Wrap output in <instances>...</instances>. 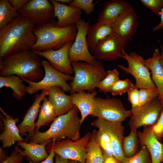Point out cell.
Listing matches in <instances>:
<instances>
[{
  "mask_svg": "<svg viewBox=\"0 0 163 163\" xmlns=\"http://www.w3.org/2000/svg\"><path fill=\"white\" fill-rule=\"evenodd\" d=\"M35 27L28 19L19 15L0 29V59L31 50L37 40Z\"/></svg>",
  "mask_w": 163,
  "mask_h": 163,
  "instance_id": "cell-1",
  "label": "cell"
},
{
  "mask_svg": "<svg viewBox=\"0 0 163 163\" xmlns=\"http://www.w3.org/2000/svg\"><path fill=\"white\" fill-rule=\"evenodd\" d=\"M42 61L31 50L0 59V76L16 75L29 81L38 82L43 78Z\"/></svg>",
  "mask_w": 163,
  "mask_h": 163,
  "instance_id": "cell-2",
  "label": "cell"
},
{
  "mask_svg": "<svg viewBox=\"0 0 163 163\" xmlns=\"http://www.w3.org/2000/svg\"><path fill=\"white\" fill-rule=\"evenodd\" d=\"M79 110L75 106L66 113L57 117L49 128L44 132L35 129L29 142L44 144L52 140L59 141L69 139L75 141L80 138L79 130L81 119L78 116Z\"/></svg>",
  "mask_w": 163,
  "mask_h": 163,
  "instance_id": "cell-3",
  "label": "cell"
},
{
  "mask_svg": "<svg viewBox=\"0 0 163 163\" xmlns=\"http://www.w3.org/2000/svg\"><path fill=\"white\" fill-rule=\"evenodd\" d=\"M57 23V21L53 18L45 24L35 26L34 31L37 40L31 50L41 51L58 50L67 42L74 41L77 33L76 24L59 27L56 26Z\"/></svg>",
  "mask_w": 163,
  "mask_h": 163,
  "instance_id": "cell-4",
  "label": "cell"
},
{
  "mask_svg": "<svg viewBox=\"0 0 163 163\" xmlns=\"http://www.w3.org/2000/svg\"><path fill=\"white\" fill-rule=\"evenodd\" d=\"M74 75L70 85L71 93L80 91L95 90L97 85L107 74L103 64L97 60L89 63L79 61L71 63Z\"/></svg>",
  "mask_w": 163,
  "mask_h": 163,
  "instance_id": "cell-5",
  "label": "cell"
},
{
  "mask_svg": "<svg viewBox=\"0 0 163 163\" xmlns=\"http://www.w3.org/2000/svg\"><path fill=\"white\" fill-rule=\"evenodd\" d=\"M91 136L92 133L88 132L75 141L67 138L59 141L52 140L46 145V150L48 153L54 151L63 159L85 163L87 146Z\"/></svg>",
  "mask_w": 163,
  "mask_h": 163,
  "instance_id": "cell-6",
  "label": "cell"
},
{
  "mask_svg": "<svg viewBox=\"0 0 163 163\" xmlns=\"http://www.w3.org/2000/svg\"><path fill=\"white\" fill-rule=\"evenodd\" d=\"M45 74L43 78L38 82H33L22 78L28 85L26 86V93L32 95L40 90L48 88L58 86L64 91L70 92L71 87L67 81H72L73 76L60 72L53 68L49 62L46 60L42 61Z\"/></svg>",
  "mask_w": 163,
  "mask_h": 163,
  "instance_id": "cell-7",
  "label": "cell"
},
{
  "mask_svg": "<svg viewBox=\"0 0 163 163\" xmlns=\"http://www.w3.org/2000/svg\"><path fill=\"white\" fill-rule=\"evenodd\" d=\"M122 58L127 62L128 66L118 65V67L125 72L130 74L136 80L135 88L138 89L143 88L157 89V88L152 81L149 69L145 65L143 56L136 52H132L129 54L125 51Z\"/></svg>",
  "mask_w": 163,
  "mask_h": 163,
  "instance_id": "cell-8",
  "label": "cell"
},
{
  "mask_svg": "<svg viewBox=\"0 0 163 163\" xmlns=\"http://www.w3.org/2000/svg\"><path fill=\"white\" fill-rule=\"evenodd\" d=\"M130 114V110L126 109L120 100L96 97L91 115L110 122H122L129 117Z\"/></svg>",
  "mask_w": 163,
  "mask_h": 163,
  "instance_id": "cell-9",
  "label": "cell"
},
{
  "mask_svg": "<svg viewBox=\"0 0 163 163\" xmlns=\"http://www.w3.org/2000/svg\"><path fill=\"white\" fill-rule=\"evenodd\" d=\"M163 109L158 97L143 105L132 108L128 123L131 130L153 126L157 122Z\"/></svg>",
  "mask_w": 163,
  "mask_h": 163,
  "instance_id": "cell-10",
  "label": "cell"
},
{
  "mask_svg": "<svg viewBox=\"0 0 163 163\" xmlns=\"http://www.w3.org/2000/svg\"><path fill=\"white\" fill-rule=\"evenodd\" d=\"M77 33L75 38L70 47L69 53L71 63L83 61L92 63L96 60L90 53L86 40L90 21H85L82 18L76 24Z\"/></svg>",
  "mask_w": 163,
  "mask_h": 163,
  "instance_id": "cell-11",
  "label": "cell"
},
{
  "mask_svg": "<svg viewBox=\"0 0 163 163\" xmlns=\"http://www.w3.org/2000/svg\"><path fill=\"white\" fill-rule=\"evenodd\" d=\"M127 44L113 33L101 41L91 53L97 60L115 61L122 58Z\"/></svg>",
  "mask_w": 163,
  "mask_h": 163,
  "instance_id": "cell-12",
  "label": "cell"
},
{
  "mask_svg": "<svg viewBox=\"0 0 163 163\" xmlns=\"http://www.w3.org/2000/svg\"><path fill=\"white\" fill-rule=\"evenodd\" d=\"M54 7L47 0H30L18 11L35 25L45 24L54 18Z\"/></svg>",
  "mask_w": 163,
  "mask_h": 163,
  "instance_id": "cell-13",
  "label": "cell"
},
{
  "mask_svg": "<svg viewBox=\"0 0 163 163\" xmlns=\"http://www.w3.org/2000/svg\"><path fill=\"white\" fill-rule=\"evenodd\" d=\"M121 122H112L97 118L91 125L103 130L110 138L116 159L120 163L125 158L122 148L124 127Z\"/></svg>",
  "mask_w": 163,
  "mask_h": 163,
  "instance_id": "cell-14",
  "label": "cell"
},
{
  "mask_svg": "<svg viewBox=\"0 0 163 163\" xmlns=\"http://www.w3.org/2000/svg\"><path fill=\"white\" fill-rule=\"evenodd\" d=\"M73 42L70 41L67 42L63 46L58 50L32 51L38 56L46 59L52 67L57 71L71 75L74 73V70L69 58V53Z\"/></svg>",
  "mask_w": 163,
  "mask_h": 163,
  "instance_id": "cell-15",
  "label": "cell"
},
{
  "mask_svg": "<svg viewBox=\"0 0 163 163\" xmlns=\"http://www.w3.org/2000/svg\"><path fill=\"white\" fill-rule=\"evenodd\" d=\"M138 23L137 15L132 6L113 23V32L127 43L135 34Z\"/></svg>",
  "mask_w": 163,
  "mask_h": 163,
  "instance_id": "cell-16",
  "label": "cell"
},
{
  "mask_svg": "<svg viewBox=\"0 0 163 163\" xmlns=\"http://www.w3.org/2000/svg\"><path fill=\"white\" fill-rule=\"evenodd\" d=\"M42 91L40 94H36L33 104L27 110L23 118L22 121L17 126L21 137L23 138L25 134L28 133L26 139L27 140H29L30 138L34 134L36 128L35 120L40 110V103L48 95L46 90Z\"/></svg>",
  "mask_w": 163,
  "mask_h": 163,
  "instance_id": "cell-17",
  "label": "cell"
},
{
  "mask_svg": "<svg viewBox=\"0 0 163 163\" xmlns=\"http://www.w3.org/2000/svg\"><path fill=\"white\" fill-rule=\"evenodd\" d=\"M50 2L54 7L53 17L58 19L57 27H66L76 24L81 19L82 11L80 9L61 4L55 0Z\"/></svg>",
  "mask_w": 163,
  "mask_h": 163,
  "instance_id": "cell-18",
  "label": "cell"
},
{
  "mask_svg": "<svg viewBox=\"0 0 163 163\" xmlns=\"http://www.w3.org/2000/svg\"><path fill=\"white\" fill-rule=\"evenodd\" d=\"M139 143L149 150L152 163L163 162V144L155 136L152 126L145 127L142 132L137 133Z\"/></svg>",
  "mask_w": 163,
  "mask_h": 163,
  "instance_id": "cell-19",
  "label": "cell"
},
{
  "mask_svg": "<svg viewBox=\"0 0 163 163\" xmlns=\"http://www.w3.org/2000/svg\"><path fill=\"white\" fill-rule=\"evenodd\" d=\"M0 110L5 117L0 115V118L3 125L4 130L0 135V140L3 148H9L18 141L29 142V140L23 139L20 136L16 123L19 121L18 118H13L8 115L0 107Z\"/></svg>",
  "mask_w": 163,
  "mask_h": 163,
  "instance_id": "cell-20",
  "label": "cell"
},
{
  "mask_svg": "<svg viewBox=\"0 0 163 163\" xmlns=\"http://www.w3.org/2000/svg\"><path fill=\"white\" fill-rule=\"evenodd\" d=\"M132 6L124 0H110L105 2L99 13L98 21L112 24Z\"/></svg>",
  "mask_w": 163,
  "mask_h": 163,
  "instance_id": "cell-21",
  "label": "cell"
},
{
  "mask_svg": "<svg viewBox=\"0 0 163 163\" xmlns=\"http://www.w3.org/2000/svg\"><path fill=\"white\" fill-rule=\"evenodd\" d=\"M46 89L56 117L66 113L75 106L70 96L66 94L60 88L54 86Z\"/></svg>",
  "mask_w": 163,
  "mask_h": 163,
  "instance_id": "cell-22",
  "label": "cell"
},
{
  "mask_svg": "<svg viewBox=\"0 0 163 163\" xmlns=\"http://www.w3.org/2000/svg\"><path fill=\"white\" fill-rule=\"evenodd\" d=\"M97 94L96 91L91 93L80 91L72 93L70 95L75 106L78 108L81 113V124L88 116L92 114L95 98Z\"/></svg>",
  "mask_w": 163,
  "mask_h": 163,
  "instance_id": "cell-23",
  "label": "cell"
},
{
  "mask_svg": "<svg viewBox=\"0 0 163 163\" xmlns=\"http://www.w3.org/2000/svg\"><path fill=\"white\" fill-rule=\"evenodd\" d=\"M113 33L112 24L98 21L90 26L86 37L89 50L92 52L101 41Z\"/></svg>",
  "mask_w": 163,
  "mask_h": 163,
  "instance_id": "cell-24",
  "label": "cell"
},
{
  "mask_svg": "<svg viewBox=\"0 0 163 163\" xmlns=\"http://www.w3.org/2000/svg\"><path fill=\"white\" fill-rule=\"evenodd\" d=\"M161 59V53L156 48L151 58L144 59L143 61L145 65L151 70L152 79L159 93L163 90V69L160 62Z\"/></svg>",
  "mask_w": 163,
  "mask_h": 163,
  "instance_id": "cell-25",
  "label": "cell"
},
{
  "mask_svg": "<svg viewBox=\"0 0 163 163\" xmlns=\"http://www.w3.org/2000/svg\"><path fill=\"white\" fill-rule=\"evenodd\" d=\"M50 142L41 144L18 141L17 144L24 149L23 153L25 156L27 157V159L32 162H38L45 160L48 156L49 154L46 152V146Z\"/></svg>",
  "mask_w": 163,
  "mask_h": 163,
  "instance_id": "cell-26",
  "label": "cell"
},
{
  "mask_svg": "<svg viewBox=\"0 0 163 163\" xmlns=\"http://www.w3.org/2000/svg\"><path fill=\"white\" fill-rule=\"evenodd\" d=\"M24 82L22 78L15 75L0 76V89L5 87L11 88L13 97L17 100H21L27 93L26 86L23 84Z\"/></svg>",
  "mask_w": 163,
  "mask_h": 163,
  "instance_id": "cell-27",
  "label": "cell"
},
{
  "mask_svg": "<svg viewBox=\"0 0 163 163\" xmlns=\"http://www.w3.org/2000/svg\"><path fill=\"white\" fill-rule=\"evenodd\" d=\"M56 117L53 106L48 98L46 97L40 106L38 119L35 123V129L38 130L42 126H49Z\"/></svg>",
  "mask_w": 163,
  "mask_h": 163,
  "instance_id": "cell-28",
  "label": "cell"
},
{
  "mask_svg": "<svg viewBox=\"0 0 163 163\" xmlns=\"http://www.w3.org/2000/svg\"><path fill=\"white\" fill-rule=\"evenodd\" d=\"M95 133L94 130L87 145L85 163H104L103 151L96 141Z\"/></svg>",
  "mask_w": 163,
  "mask_h": 163,
  "instance_id": "cell-29",
  "label": "cell"
},
{
  "mask_svg": "<svg viewBox=\"0 0 163 163\" xmlns=\"http://www.w3.org/2000/svg\"><path fill=\"white\" fill-rule=\"evenodd\" d=\"M139 139L137 129L131 130L127 136L124 137L122 148L125 157L130 158L136 155L139 152Z\"/></svg>",
  "mask_w": 163,
  "mask_h": 163,
  "instance_id": "cell-30",
  "label": "cell"
},
{
  "mask_svg": "<svg viewBox=\"0 0 163 163\" xmlns=\"http://www.w3.org/2000/svg\"><path fill=\"white\" fill-rule=\"evenodd\" d=\"M19 16L18 11L9 0H0V29Z\"/></svg>",
  "mask_w": 163,
  "mask_h": 163,
  "instance_id": "cell-31",
  "label": "cell"
},
{
  "mask_svg": "<svg viewBox=\"0 0 163 163\" xmlns=\"http://www.w3.org/2000/svg\"><path fill=\"white\" fill-rule=\"evenodd\" d=\"M95 136L97 143L103 152L110 157L115 158L110 140L108 135L102 129H98L97 130H95Z\"/></svg>",
  "mask_w": 163,
  "mask_h": 163,
  "instance_id": "cell-32",
  "label": "cell"
},
{
  "mask_svg": "<svg viewBox=\"0 0 163 163\" xmlns=\"http://www.w3.org/2000/svg\"><path fill=\"white\" fill-rule=\"evenodd\" d=\"M120 79L119 73L116 69L107 71L106 77L97 85L96 88L98 89L99 91L106 94L110 88Z\"/></svg>",
  "mask_w": 163,
  "mask_h": 163,
  "instance_id": "cell-33",
  "label": "cell"
},
{
  "mask_svg": "<svg viewBox=\"0 0 163 163\" xmlns=\"http://www.w3.org/2000/svg\"><path fill=\"white\" fill-rule=\"evenodd\" d=\"M135 88L130 79H120L110 88L109 92L113 96L121 95Z\"/></svg>",
  "mask_w": 163,
  "mask_h": 163,
  "instance_id": "cell-34",
  "label": "cell"
},
{
  "mask_svg": "<svg viewBox=\"0 0 163 163\" xmlns=\"http://www.w3.org/2000/svg\"><path fill=\"white\" fill-rule=\"evenodd\" d=\"M120 163H152L149 152L144 145H142L138 152L134 156L125 157Z\"/></svg>",
  "mask_w": 163,
  "mask_h": 163,
  "instance_id": "cell-35",
  "label": "cell"
},
{
  "mask_svg": "<svg viewBox=\"0 0 163 163\" xmlns=\"http://www.w3.org/2000/svg\"><path fill=\"white\" fill-rule=\"evenodd\" d=\"M139 106L143 105L158 97L159 91L157 89L143 88L139 89Z\"/></svg>",
  "mask_w": 163,
  "mask_h": 163,
  "instance_id": "cell-36",
  "label": "cell"
},
{
  "mask_svg": "<svg viewBox=\"0 0 163 163\" xmlns=\"http://www.w3.org/2000/svg\"><path fill=\"white\" fill-rule=\"evenodd\" d=\"M93 0H72L69 5L78 8L83 10L87 15L92 13L94 10V7L99 1L93 3Z\"/></svg>",
  "mask_w": 163,
  "mask_h": 163,
  "instance_id": "cell-37",
  "label": "cell"
},
{
  "mask_svg": "<svg viewBox=\"0 0 163 163\" xmlns=\"http://www.w3.org/2000/svg\"><path fill=\"white\" fill-rule=\"evenodd\" d=\"M142 5L151 10L157 16H160L163 8V0H140Z\"/></svg>",
  "mask_w": 163,
  "mask_h": 163,
  "instance_id": "cell-38",
  "label": "cell"
},
{
  "mask_svg": "<svg viewBox=\"0 0 163 163\" xmlns=\"http://www.w3.org/2000/svg\"><path fill=\"white\" fill-rule=\"evenodd\" d=\"M24 156L23 151L16 146L10 155L4 161L0 163H22Z\"/></svg>",
  "mask_w": 163,
  "mask_h": 163,
  "instance_id": "cell-39",
  "label": "cell"
},
{
  "mask_svg": "<svg viewBox=\"0 0 163 163\" xmlns=\"http://www.w3.org/2000/svg\"><path fill=\"white\" fill-rule=\"evenodd\" d=\"M152 127L156 137L160 141L163 137V109L157 122Z\"/></svg>",
  "mask_w": 163,
  "mask_h": 163,
  "instance_id": "cell-40",
  "label": "cell"
},
{
  "mask_svg": "<svg viewBox=\"0 0 163 163\" xmlns=\"http://www.w3.org/2000/svg\"><path fill=\"white\" fill-rule=\"evenodd\" d=\"M128 99L131 103L132 108L139 106V91L138 89L134 88L127 92Z\"/></svg>",
  "mask_w": 163,
  "mask_h": 163,
  "instance_id": "cell-41",
  "label": "cell"
},
{
  "mask_svg": "<svg viewBox=\"0 0 163 163\" xmlns=\"http://www.w3.org/2000/svg\"><path fill=\"white\" fill-rule=\"evenodd\" d=\"M28 0H9L14 8L18 11L29 1Z\"/></svg>",
  "mask_w": 163,
  "mask_h": 163,
  "instance_id": "cell-42",
  "label": "cell"
},
{
  "mask_svg": "<svg viewBox=\"0 0 163 163\" xmlns=\"http://www.w3.org/2000/svg\"><path fill=\"white\" fill-rule=\"evenodd\" d=\"M55 156V153L54 151H52L49 153V155L47 158L45 160L41 162H34L31 161L28 159L29 163H55L53 161V158Z\"/></svg>",
  "mask_w": 163,
  "mask_h": 163,
  "instance_id": "cell-43",
  "label": "cell"
},
{
  "mask_svg": "<svg viewBox=\"0 0 163 163\" xmlns=\"http://www.w3.org/2000/svg\"><path fill=\"white\" fill-rule=\"evenodd\" d=\"M104 163H120L115 158L111 157L103 152Z\"/></svg>",
  "mask_w": 163,
  "mask_h": 163,
  "instance_id": "cell-44",
  "label": "cell"
},
{
  "mask_svg": "<svg viewBox=\"0 0 163 163\" xmlns=\"http://www.w3.org/2000/svg\"><path fill=\"white\" fill-rule=\"evenodd\" d=\"M160 17V21L158 24L153 28L152 30L154 31L163 29V8L161 10Z\"/></svg>",
  "mask_w": 163,
  "mask_h": 163,
  "instance_id": "cell-45",
  "label": "cell"
},
{
  "mask_svg": "<svg viewBox=\"0 0 163 163\" xmlns=\"http://www.w3.org/2000/svg\"><path fill=\"white\" fill-rule=\"evenodd\" d=\"M6 151L2 147L0 148V163L4 161L8 158Z\"/></svg>",
  "mask_w": 163,
  "mask_h": 163,
  "instance_id": "cell-46",
  "label": "cell"
},
{
  "mask_svg": "<svg viewBox=\"0 0 163 163\" xmlns=\"http://www.w3.org/2000/svg\"><path fill=\"white\" fill-rule=\"evenodd\" d=\"M55 163H67L68 161V160L63 159L55 153Z\"/></svg>",
  "mask_w": 163,
  "mask_h": 163,
  "instance_id": "cell-47",
  "label": "cell"
},
{
  "mask_svg": "<svg viewBox=\"0 0 163 163\" xmlns=\"http://www.w3.org/2000/svg\"><path fill=\"white\" fill-rule=\"evenodd\" d=\"M56 2L62 4H65L67 3L69 5L71 3L72 0H55Z\"/></svg>",
  "mask_w": 163,
  "mask_h": 163,
  "instance_id": "cell-48",
  "label": "cell"
},
{
  "mask_svg": "<svg viewBox=\"0 0 163 163\" xmlns=\"http://www.w3.org/2000/svg\"><path fill=\"white\" fill-rule=\"evenodd\" d=\"M158 97L160 100L163 107V90L159 93Z\"/></svg>",
  "mask_w": 163,
  "mask_h": 163,
  "instance_id": "cell-49",
  "label": "cell"
},
{
  "mask_svg": "<svg viewBox=\"0 0 163 163\" xmlns=\"http://www.w3.org/2000/svg\"><path fill=\"white\" fill-rule=\"evenodd\" d=\"M161 59L160 62L163 69V46L162 45H161Z\"/></svg>",
  "mask_w": 163,
  "mask_h": 163,
  "instance_id": "cell-50",
  "label": "cell"
},
{
  "mask_svg": "<svg viewBox=\"0 0 163 163\" xmlns=\"http://www.w3.org/2000/svg\"><path fill=\"white\" fill-rule=\"evenodd\" d=\"M67 163H80V162L77 161L69 160Z\"/></svg>",
  "mask_w": 163,
  "mask_h": 163,
  "instance_id": "cell-51",
  "label": "cell"
},
{
  "mask_svg": "<svg viewBox=\"0 0 163 163\" xmlns=\"http://www.w3.org/2000/svg\"><path fill=\"white\" fill-rule=\"evenodd\" d=\"M161 163H163V162H162Z\"/></svg>",
  "mask_w": 163,
  "mask_h": 163,
  "instance_id": "cell-52",
  "label": "cell"
}]
</instances>
